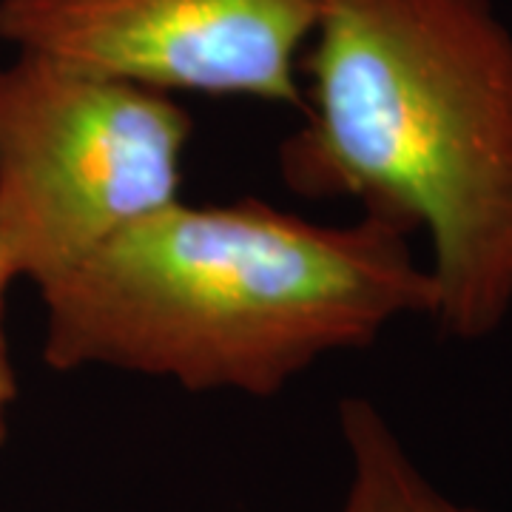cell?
Instances as JSON below:
<instances>
[{
	"label": "cell",
	"instance_id": "obj_1",
	"mask_svg": "<svg viewBox=\"0 0 512 512\" xmlns=\"http://www.w3.org/2000/svg\"><path fill=\"white\" fill-rule=\"evenodd\" d=\"M410 234L359 214L305 220L271 202L183 197L40 288L43 362L120 370L191 393L271 399L330 353L436 311Z\"/></svg>",
	"mask_w": 512,
	"mask_h": 512
},
{
	"label": "cell",
	"instance_id": "obj_2",
	"mask_svg": "<svg viewBox=\"0 0 512 512\" xmlns=\"http://www.w3.org/2000/svg\"><path fill=\"white\" fill-rule=\"evenodd\" d=\"M302 114L282 183L424 234L433 322L493 336L512 316V29L493 0H322Z\"/></svg>",
	"mask_w": 512,
	"mask_h": 512
},
{
	"label": "cell",
	"instance_id": "obj_3",
	"mask_svg": "<svg viewBox=\"0 0 512 512\" xmlns=\"http://www.w3.org/2000/svg\"><path fill=\"white\" fill-rule=\"evenodd\" d=\"M174 94L55 57L0 60V242L37 291L183 194Z\"/></svg>",
	"mask_w": 512,
	"mask_h": 512
},
{
	"label": "cell",
	"instance_id": "obj_4",
	"mask_svg": "<svg viewBox=\"0 0 512 512\" xmlns=\"http://www.w3.org/2000/svg\"><path fill=\"white\" fill-rule=\"evenodd\" d=\"M322 0H0V43L165 94L302 111Z\"/></svg>",
	"mask_w": 512,
	"mask_h": 512
},
{
	"label": "cell",
	"instance_id": "obj_5",
	"mask_svg": "<svg viewBox=\"0 0 512 512\" xmlns=\"http://www.w3.org/2000/svg\"><path fill=\"white\" fill-rule=\"evenodd\" d=\"M339 433L350 458L339 512H487L441 493L370 399L345 396L339 402Z\"/></svg>",
	"mask_w": 512,
	"mask_h": 512
},
{
	"label": "cell",
	"instance_id": "obj_6",
	"mask_svg": "<svg viewBox=\"0 0 512 512\" xmlns=\"http://www.w3.org/2000/svg\"><path fill=\"white\" fill-rule=\"evenodd\" d=\"M18 282V274L12 268V259L6 254L0 242V450L9 441V427H12V410L18 404V370L12 359V345H9V330H6V308H9V291Z\"/></svg>",
	"mask_w": 512,
	"mask_h": 512
}]
</instances>
